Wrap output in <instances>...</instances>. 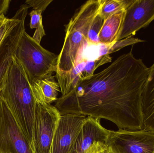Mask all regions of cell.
Wrapping results in <instances>:
<instances>
[{
	"mask_svg": "<svg viewBox=\"0 0 154 153\" xmlns=\"http://www.w3.org/2000/svg\"><path fill=\"white\" fill-rule=\"evenodd\" d=\"M1 86H0V93H1Z\"/></svg>",
	"mask_w": 154,
	"mask_h": 153,
	"instance_id": "obj_24",
	"label": "cell"
},
{
	"mask_svg": "<svg viewBox=\"0 0 154 153\" xmlns=\"http://www.w3.org/2000/svg\"><path fill=\"white\" fill-rule=\"evenodd\" d=\"M87 117L78 114L61 115L50 153H69Z\"/></svg>",
	"mask_w": 154,
	"mask_h": 153,
	"instance_id": "obj_10",
	"label": "cell"
},
{
	"mask_svg": "<svg viewBox=\"0 0 154 153\" xmlns=\"http://www.w3.org/2000/svg\"><path fill=\"white\" fill-rule=\"evenodd\" d=\"M15 55L31 85L37 80L57 72L58 55L43 48L26 31L23 33Z\"/></svg>",
	"mask_w": 154,
	"mask_h": 153,
	"instance_id": "obj_4",
	"label": "cell"
},
{
	"mask_svg": "<svg viewBox=\"0 0 154 153\" xmlns=\"http://www.w3.org/2000/svg\"><path fill=\"white\" fill-rule=\"evenodd\" d=\"M125 13L126 10H121L105 20L99 33V44L109 46L117 41Z\"/></svg>",
	"mask_w": 154,
	"mask_h": 153,
	"instance_id": "obj_14",
	"label": "cell"
},
{
	"mask_svg": "<svg viewBox=\"0 0 154 153\" xmlns=\"http://www.w3.org/2000/svg\"><path fill=\"white\" fill-rule=\"evenodd\" d=\"M1 87V97L33 148L36 102L26 72L15 55L3 77Z\"/></svg>",
	"mask_w": 154,
	"mask_h": 153,
	"instance_id": "obj_2",
	"label": "cell"
},
{
	"mask_svg": "<svg viewBox=\"0 0 154 153\" xmlns=\"http://www.w3.org/2000/svg\"><path fill=\"white\" fill-rule=\"evenodd\" d=\"M105 20L99 12L92 21L90 28L89 31L88 44L94 45H98L99 44V33L104 24Z\"/></svg>",
	"mask_w": 154,
	"mask_h": 153,
	"instance_id": "obj_18",
	"label": "cell"
},
{
	"mask_svg": "<svg viewBox=\"0 0 154 153\" xmlns=\"http://www.w3.org/2000/svg\"><path fill=\"white\" fill-rule=\"evenodd\" d=\"M102 0L87 1L65 25V40L58 59L56 76L70 72L81 61L92 21L99 12Z\"/></svg>",
	"mask_w": 154,
	"mask_h": 153,
	"instance_id": "obj_3",
	"label": "cell"
},
{
	"mask_svg": "<svg viewBox=\"0 0 154 153\" xmlns=\"http://www.w3.org/2000/svg\"><path fill=\"white\" fill-rule=\"evenodd\" d=\"M149 68L132 51L99 72L80 80L55 107L60 115L78 114L106 119L119 129H144L141 93Z\"/></svg>",
	"mask_w": 154,
	"mask_h": 153,
	"instance_id": "obj_1",
	"label": "cell"
},
{
	"mask_svg": "<svg viewBox=\"0 0 154 153\" xmlns=\"http://www.w3.org/2000/svg\"><path fill=\"white\" fill-rule=\"evenodd\" d=\"M104 153H112L111 152H109V151H108L107 150H106V151H105V152H104Z\"/></svg>",
	"mask_w": 154,
	"mask_h": 153,
	"instance_id": "obj_23",
	"label": "cell"
},
{
	"mask_svg": "<svg viewBox=\"0 0 154 153\" xmlns=\"http://www.w3.org/2000/svg\"><path fill=\"white\" fill-rule=\"evenodd\" d=\"M0 152L35 153L1 94Z\"/></svg>",
	"mask_w": 154,
	"mask_h": 153,
	"instance_id": "obj_7",
	"label": "cell"
},
{
	"mask_svg": "<svg viewBox=\"0 0 154 153\" xmlns=\"http://www.w3.org/2000/svg\"><path fill=\"white\" fill-rule=\"evenodd\" d=\"M107 151L112 153H154V133L147 130H109Z\"/></svg>",
	"mask_w": 154,
	"mask_h": 153,
	"instance_id": "obj_6",
	"label": "cell"
},
{
	"mask_svg": "<svg viewBox=\"0 0 154 153\" xmlns=\"http://www.w3.org/2000/svg\"><path fill=\"white\" fill-rule=\"evenodd\" d=\"M109 130L100 119L88 116L74 141L69 153H100L107 150Z\"/></svg>",
	"mask_w": 154,
	"mask_h": 153,
	"instance_id": "obj_8",
	"label": "cell"
},
{
	"mask_svg": "<svg viewBox=\"0 0 154 153\" xmlns=\"http://www.w3.org/2000/svg\"><path fill=\"white\" fill-rule=\"evenodd\" d=\"M0 153H2V152H0Z\"/></svg>",
	"mask_w": 154,
	"mask_h": 153,
	"instance_id": "obj_26",
	"label": "cell"
},
{
	"mask_svg": "<svg viewBox=\"0 0 154 153\" xmlns=\"http://www.w3.org/2000/svg\"><path fill=\"white\" fill-rule=\"evenodd\" d=\"M104 153V152H101V153Z\"/></svg>",
	"mask_w": 154,
	"mask_h": 153,
	"instance_id": "obj_25",
	"label": "cell"
},
{
	"mask_svg": "<svg viewBox=\"0 0 154 153\" xmlns=\"http://www.w3.org/2000/svg\"><path fill=\"white\" fill-rule=\"evenodd\" d=\"M154 20V0H134L126 9L117 41L131 37Z\"/></svg>",
	"mask_w": 154,
	"mask_h": 153,
	"instance_id": "obj_9",
	"label": "cell"
},
{
	"mask_svg": "<svg viewBox=\"0 0 154 153\" xmlns=\"http://www.w3.org/2000/svg\"><path fill=\"white\" fill-rule=\"evenodd\" d=\"M20 21L10 32L0 46V86L3 77L14 55L23 33L25 31V20L29 6L22 4Z\"/></svg>",
	"mask_w": 154,
	"mask_h": 153,
	"instance_id": "obj_11",
	"label": "cell"
},
{
	"mask_svg": "<svg viewBox=\"0 0 154 153\" xmlns=\"http://www.w3.org/2000/svg\"><path fill=\"white\" fill-rule=\"evenodd\" d=\"M60 116L55 106L36 102L33 130L35 153H50Z\"/></svg>",
	"mask_w": 154,
	"mask_h": 153,
	"instance_id": "obj_5",
	"label": "cell"
},
{
	"mask_svg": "<svg viewBox=\"0 0 154 153\" xmlns=\"http://www.w3.org/2000/svg\"><path fill=\"white\" fill-rule=\"evenodd\" d=\"M52 0H27L25 4L29 7L33 8V10H39L44 12Z\"/></svg>",
	"mask_w": 154,
	"mask_h": 153,
	"instance_id": "obj_20",
	"label": "cell"
},
{
	"mask_svg": "<svg viewBox=\"0 0 154 153\" xmlns=\"http://www.w3.org/2000/svg\"><path fill=\"white\" fill-rule=\"evenodd\" d=\"M134 0H102L99 13L106 20L116 13L126 10Z\"/></svg>",
	"mask_w": 154,
	"mask_h": 153,
	"instance_id": "obj_15",
	"label": "cell"
},
{
	"mask_svg": "<svg viewBox=\"0 0 154 153\" xmlns=\"http://www.w3.org/2000/svg\"><path fill=\"white\" fill-rule=\"evenodd\" d=\"M141 110L144 130L154 133V63L141 93Z\"/></svg>",
	"mask_w": 154,
	"mask_h": 153,
	"instance_id": "obj_12",
	"label": "cell"
},
{
	"mask_svg": "<svg viewBox=\"0 0 154 153\" xmlns=\"http://www.w3.org/2000/svg\"><path fill=\"white\" fill-rule=\"evenodd\" d=\"M6 18V16H5V15H4V14H3V15H1V16H0V25L5 20V19Z\"/></svg>",
	"mask_w": 154,
	"mask_h": 153,
	"instance_id": "obj_22",
	"label": "cell"
},
{
	"mask_svg": "<svg viewBox=\"0 0 154 153\" xmlns=\"http://www.w3.org/2000/svg\"><path fill=\"white\" fill-rule=\"evenodd\" d=\"M11 1L10 0H0V16L5 15L8 11Z\"/></svg>",
	"mask_w": 154,
	"mask_h": 153,
	"instance_id": "obj_21",
	"label": "cell"
},
{
	"mask_svg": "<svg viewBox=\"0 0 154 153\" xmlns=\"http://www.w3.org/2000/svg\"><path fill=\"white\" fill-rule=\"evenodd\" d=\"M143 42H144V41L138 38H135L133 37L127 38L121 40H118L116 41L115 43L112 45L106 46H107L106 49L105 51L104 54H110L111 53L119 51L125 47Z\"/></svg>",
	"mask_w": 154,
	"mask_h": 153,
	"instance_id": "obj_19",
	"label": "cell"
},
{
	"mask_svg": "<svg viewBox=\"0 0 154 153\" xmlns=\"http://www.w3.org/2000/svg\"><path fill=\"white\" fill-rule=\"evenodd\" d=\"M22 12V6L21 5L13 18L9 19L6 17L0 25V46L10 32L20 22Z\"/></svg>",
	"mask_w": 154,
	"mask_h": 153,
	"instance_id": "obj_17",
	"label": "cell"
},
{
	"mask_svg": "<svg viewBox=\"0 0 154 153\" xmlns=\"http://www.w3.org/2000/svg\"><path fill=\"white\" fill-rule=\"evenodd\" d=\"M56 76L48 75L37 80L32 84V89L36 102L51 104L57 100L60 87L56 81Z\"/></svg>",
	"mask_w": 154,
	"mask_h": 153,
	"instance_id": "obj_13",
	"label": "cell"
},
{
	"mask_svg": "<svg viewBox=\"0 0 154 153\" xmlns=\"http://www.w3.org/2000/svg\"><path fill=\"white\" fill-rule=\"evenodd\" d=\"M43 12L39 10H32L29 13L30 17V28H36L32 38L40 44L42 37L46 35L42 22V13Z\"/></svg>",
	"mask_w": 154,
	"mask_h": 153,
	"instance_id": "obj_16",
	"label": "cell"
}]
</instances>
